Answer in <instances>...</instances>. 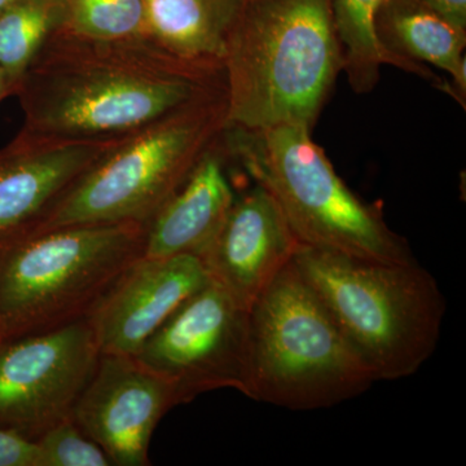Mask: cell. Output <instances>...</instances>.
Returning a JSON list of instances; mask_svg holds the SVG:
<instances>
[{"instance_id":"cell-1","label":"cell","mask_w":466,"mask_h":466,"mask_svg":"<svg viewBox=\"0 0 466 466\" xmlns=\"http://www.w3.org/2000/svg\"><path fill=\"white\" fill-rule=\"evenodd\" d=\"M223 91V66L177 56L149 34L96 39L60 26L43 43L15 96L27 131L115 139Z\"/></svg>"},{"instance_id":"cell-2","label":"cell","mask_w":466,"mask_h":466,"mask_svg":"<svg viewBox=\"0 0 466 466\" xmlns=\"http://www.w3.org/2000/svg\"><path fill=\"white\" fill-rule=\"evenodd\" d=\"M223 69L227 126L312 131L343 72L332 0H245Z\"/></svg>"},{"instance_id":"cell-3","label":"cell","mask_w":466,"mask_h":466,"mask_svg":"<svg viewBox=\"0 0 466 466\" xmlns=\"http://www.w3.org/2000/svg\"><path fill=\"white\" fill-rule=\"evenodd\" d=\"M297 268L375 381L415 375L440 342L446 300L415 262H367L299 245Z\"/></svg>"},{"instance_id":"cell-4","label":"cell","mask_w":466,"mask_h":466,"mask_svg":"<svg viewBox=\"0 0 466 466\" xmlns=\"http://www.w3.org/2000/svg\"><path fill=\"white\" fill-rule=\"evenodd\" d=\"M222 139L232 162L274 196L300 245L367 262H415L406 238L346 186L306 126H227Z\"/></svg>"},{"instance_id":"cell-5","label":"cell","mask_w":466,"mask_h":466,"mask_svg":"<svg viewBox=\"0 0 466 466\" xmlns=\"http://www.w3.org/2000/svg\"><path fill=\"white\" fill-rule=\"evenodd\" d=\"M147 225L91 223L23 233L0 244V339L90 318L146 251Z\"/></svg>"},{"instance_id":"cell-6","label":"cell","mask_w":466,"mask_h":466,"mask_svg":"<svg viewBox=\"0 0 466 466\" xmlns=\"http://www.w3.org/2000/svg\"><path fill=\"white\" fill-rule=\"evenodd\" d=\"M375 382L291 259L249 308L245 397L291 410H324Z\"/></svg>"},{"instance_id":"cell-7","label":"cell","mask_w":466,"mask_h":466,"mask_svg":"<svg viewBox=\"0 0 466 466\" xmlns=\"http://www.w3.org/2000/svg\"><path fill=\"white\" fill-rule=\"evenodd\" d=\"M227 108V91L219 92L125 135L29 232L91 223L148 225L219 139Z\"/></svg>"},{"instance_id":"cell-8","label":"cell","mask_w":466,"mask_h":466,"mask_svg":"<svg viewBox=\"0 0 466 466\" xmlns=\"http://www.w3.org/2000/svg\"><path fill=\"white\" fill-rule=\"evenodd\" d=\"M137 358L174 386L182 404L220 389L244 395L249 309L210 280L168 318Z\"/></svg>"},{"instance_id":"cell-9","label":"cell","mask_w":466,"mask_h":466,"mask_svg":"<svg viewBox=\"0 0 466 466\" xmlns=\"http://www.w3.org/2000/svg\"><path fill=\"white\" fill-rule=\"evenodd\" d=\"M100 354L87 319L0 339V429L35 441L70 419Z\"/></svg>"},{"instance_id":"cell-10","label":"cell","mask_w":466,"mask_h":466,"mask_svg":"<svg viewBox=\"0 0 466 466\" xmlns=\"http://www.w3.org/2000/svg\"><path fill=\"white\" fill-rule=\"evenodd\" d=\"M180 404L174 386L137 357L100 354L72 420L113 466H147L156 428Z\"/></svg>"},{"instance_id":"cell-11","label":"cell","mask_w":466,"mask_h":466,"mask_svg":"<svg viewBox=\"0 0 466 466\" xmlns=\"http://www.w3.org/2000/svg\"><path fill=\"white\" fill-rule=\"evenodd\" d=\"M299 242L280 205L262 184L236 195L219 231L198 256L208 279L249 309Z\"/></svg>"},{"instance_id":"cell-12","label":"cell","mask_w":466,"mask_h":466,"mask_svg":"<svg viewBox=\"0 0 466 466\" xmlns=\"http://www.w3.org/2000/svg\"><path fill=\"white\" fill-rule=\"evenodd\" d=\"M208 281L196 256L137 260L87 319L101 354L137 357L150 337Z\"/></svg>"},{"instance_id":"cell-13","label":"cell","mask_w":466,"mask_h":466,"mask_svg":"<svg viewBox=\"0 0 466 466\" xmlns=\"http://www.w3.org/2000/svg\"><path fill=\"white\" fill-rule=\"evenodd\" d=\"M121 137L66 139L21 127L0 148V244L33 229L67 187Z\"/></svg>"},{"instance_id":"cell-14","label":"cell","mask_w":466,"mask_h":466,"mask_svg":"<svg viewBox=\"0 0 466 466\" xmlns=\"http://www.w3.org/2000/svg\"><path fill=\"white\" fill-rule=\"evenodd\" d=\"M377 38L391 66L428 79L466 106V27L422 0H381Z\"/></svg>"},{"instance_id":"cell-15","label":"cell","mask_w":466,"mask_h":466,"mask_svg":"<svg viewBox=\"0 0 466 466\" xmlns=\"http://www.w3.org/2000/svg\"><path fill=\"white\" fill-rule=\"evenodd\" d=\"M222 137L147 225L144 257H198L219 231L236 198Z\"/></svg>"},{"instance_id":"cell-16","label":"cell","mask_w":466,"mask_h":466,"mask_svg":"<svg viewBox=\"0 0 466 466\" xmlns=\"http://www.w3.org/2000/svg\"><path fill=\"white\" fill-rule=\"evenodd\" d=\"M148 34L177 56L223 66L245 0H144Z\"/></svg>"},{"instance_id":"cell-17","label":"cell","mask_w":466,"mask_h":466,"mask_svg":"<svg viewBox=\"0 0 466 466\" xmlns=\"http://www.w3.org/2000/svg\"><path fill=\"white\" fill-rule=\"evenodd\" d=\"M63 21L64 0H12L0 12V69L14 95L43 43Z\"/></svg>"},{"instance_id":"cell-18","label":"cell","mask_w":466,"mask_h":466,"mask_svg":"<svg viewBox=\"0 0 466 466\" xmlns=\"http://www.w3.org/2000/svg\"><path fill=\"white\" fill-rule=\"evenodd\" d=\"M381 0H332L334 26L341 45L343 72L357 94L376 87L390 57L380 45L375 16Z\"/></svg>"},{"instance_id":"cell-19","label":"cell","mask_w":466,"mask_h":466,"mask_svg":"<svg viewBox=\"0 0 466 466\" xmlns=\"http://www.w3.org/2000/svg\"><path fill=\"white\" fill-rule=\"evenodd\" d=\"M63 27L78 35L121 39L148 34L144 0H64Z\"/></svg>"},{"instance_id":"cell-20","label":"cell","mask_w":466,"mask_h":466,"mask_svg":"<svg viewBox=\"0 0 466 466\" xmlns=\"http://www.w3.org/2000/svg\"><path fill=\"white\" fill-rule=\"evenodd\" d=\"M39 466H113L106 453L70 419L39 435L35 441Z\"/></svg>"},{"instance_id":"cell-21","label":"cell","mask_w":466,"mask_h":466,"mask_svg":"<svg viewBox=\"0 0 466 466\" xmlns=\"http://www.w3.org/2000/svg\"><path fill=\"white\" fill-rule=\"evenodd\" d=\"M0 466H39L35 441L0 429Z\"/></svg>"},{"instance_id":"cell-22","label":"cell","mask_w":466,"mask_h":466,"mask_svg":"<svg viewBox=\"0 0 466 466\" xmlns=\"http://www.w3.org/2000/svg\"><path fill=\"white\" fill-rule=\"evenodd\" d=\"M458 25L466 27V0H422Z\"/></svg>"},{"instance_id":"cell-23","label":"cell","mask_w":466,"mask_h":466,"mask_svg":"<svg viewBox=\"0 0 466 466\" xmlns=\"http://www.w3.org/2000/svg\"><path fill=\"white\" fill-rule=\"evenodd\" d=\"M12 95H14V91H12L11 85L8 84L5 73L0 69V101L5 99V97L12 96Z\"/></svg>"},{"instance_id":"cell-24","label":"cell","mask_w":466,"mask_h":466,"mask_svg":"<svg viewBox=\"0 0 466 466\" xmlns=\"http://www.w3.org/2000/svg\"><path fill=\"white\" fill-rule=\"evenodd\" d=\"M11 2H12V0H0V12H2L3 9L7 7L9 3H11Z\"/></svg>"}]
</instances>
